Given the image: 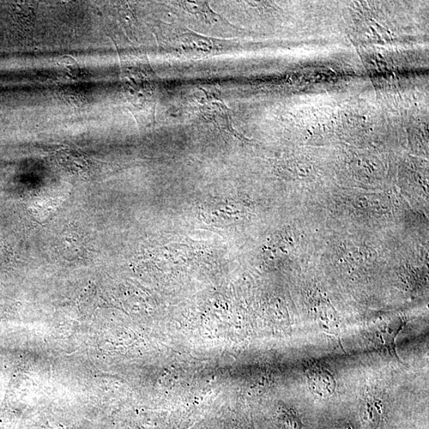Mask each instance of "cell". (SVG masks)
I'll list each match as a JSON object with an SVG mask.
<instances>
[{
  "mask_svg": "<svg viewBox=\"0 0 429 429\" xmlns=\"http://www.w3.org/2000/svg\"><path fill=\"white\" fill-rule=\"evenodd\" d=\"M307 378L312 392L326 397L334 394L336 380L332 374L322 366L314 364L307 369Z\"/></svg>",
  "mask_w": 429,
  "mask_h": 429,
  "instance_id": "obj_1",
  "label": "cell"
},
{
  "mask_svg": "<svg viewBox=\"0 0 429 429\" xmlns=\"http://www.w3.org/2000/svg\"><path fill=\"white\" fill-rule=\"evenodd\" d=\"M401 329V327L376 329L371 334V341L376 343L378 349L388 350L390 355H397L395 343Z\"/></svg>",
  "mask_w": 429,
  "mask_h": 429,
  "instance_id": "obj_2",
  "label": "cell"
},
{
  "mask_svg": "<svg viewBox=\"0 0 429 429\" xmlns=\"http://www.w3.org/2000/svg\"><path fill=\"white\" fill-rule=\"evenodd\" d=\"M382 404L378 401L370 400L366 404L362 418L368 425L376 428L380 421L381 415H382Z\"/></svg>",
  "mask_w": 429,
  "mask_h": 429,
  "instance_id": "obj_3",
  "label": "cell"
},
{
  "mask_svg": "<svg viewBox=\"0 0 429 429\" xmlns=\"http://www.w3.org/2000/svg\"><path fill=\"white\" fill-rule=\"evenodd\" d=\"M337 429H350V428H337Z\"/></svg>",
  "mask_w": 429,
  "mask_h": 429,
  "instance_id": "obj_4",
  "label": "cell"
}]
</instances>
